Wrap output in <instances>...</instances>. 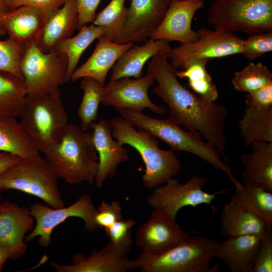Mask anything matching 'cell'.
I'll return each mask as SVG.
<instances>
[{"label":"cell","mask_w":272,"mask_h":272,"mask_svg":"<svg viewBox=\"0 0 272 272\" xmlns=\"http://www.w3.org/2000/svg\"><path fill=\"white\" fill-rule=\"evenodd\" d=\"M68 59L55 49L42 52L36 45L27 48L21 61L27 96L49 94L60 97L59 87L66 83Z\"/></svg>","instance_id":"obj_9"},{"label":"cell","mask_w":272,"mask_h":272,"mask_svg":"<svg viewBox=\"0 0 272 272\" xmlns=\"http://www.w3.org/2000/svg\"><path fill=\"white\" fill-rule=\"evenodd\" d=\"M9 10L6 7L4 1L3 0H0V17L5 13L8 12ZM5 34V33L3 31V30L2 29L1 27L0 26V36L4 35Z\"/></svg>","instance_id":"obj_46"},{"label":"cell","mask_w":272,"mask_h":272,"mask_svg":"<svg viewBox=\"0 0 272 272\" xmlns=\"http://www.w3.org/2000/svg\"><path fill=\"white\" fill-rule=\"evenodd\" d=\"M78 9L77 29L80 30L89 23H93L96 11L101 0H76Z\"/></svg>","instance_id":"obj_43"},{"label":"cell","mask_w":272,"mask_h":272,"mask_svg":"<svg viewBox=\"0 0 272 272\" xmlns=\"http://www.w3.org/2000/svg\"><path fill=\"white\" fill-rule=\"evenodd\" d=\"M219 245L213 238L195 236L160 254L141 252L135 260L143 272H209Z\"/></svg>","instance_id":"obj_6"},{"label":"cell","mask_w":272,"mask_h":272,"mask_svg":"<svg viewBox=\"0 0 272 272\" xmlns=\"http://www.w3.org/2000/svg\"><path fill=\"white\" fill-rule=\"evenodd\" d=\"M231 83L237 91L252 92L272 83V73L267 65L260 62H250L234 73Z\"/></svg>","instance_id":"obj_34"},{"label":"cell","mask_w":272,"mask_h":272,"mask_svg":"<svg viewBox=\"0 0 272 272\" xmlns=\"http://www.w3.org/2000/svg\"><path fill=\"white\" fill-rule=\"evenodd\" d=\"M190 237L165 212L153 210L149 219L138 229L135 243L142 252L150 255L164 253Z\"/></svg>","instance_id":"obj_13"},{"label":"cell","mask_w":272,"mask_h":272,"mask_svg":"<svg viewBox=\"0 0 272 272\" xmlns=\"http://www.w3.org/2000/svg\"><path fill=\"white\" fill-rule=\"evenodd\" d=\"M170 42L163 39L149 38L142 45H132L124 51L112 69L110 80L122 78L142 77L146 63L154 56L171 53Z\"/></svg>","instance_id":"obj_23"},{"label":"cell","mask_w":272,"mask_h":272,"mask_svg":"<svg viewBox=\"0 0 272 272\" xmlns=\"http://www.w3.org/2000/svg\"><path fill=\"white\" fill-rule=\"evenodd\" d=\"M272 271L271 228H267L262 234L257 256L251 272Z\"/></svg>","instance_id":"obj_40"},{"label":"cell","mask_w":272,"mask_h":272,"mask_svg":"<svg viewBox=\"0 0 272 272\" xmlns=\"http://www.w3.org/2000/svg\"><path fill=\"white\" fill-rule=\"evenodd\" d=\"M2 202H3V199L2 197H0V207L1 206Z\"/></svg>","instance_id":"obj_47"},{"label":"cell","mask_w":272,"mask_h":272,"mask_svg":"<svg viewBox=\"0 0 272 272\" xmlns=\"http://www.w3.org/2000/svg\"><path fill=\"white\" fill-rule=\"evenodd\" d=\"M90 128L92 129L93 141L99 158V167L94 183L101 188L107 178L115 175L118 165L129 159V155L125 147L113 139L109 120L100 118L97 122L93 123Z\"/></svg>","instance_id":"obj_19"},{"label":"cell","mask_w":272,"mask_h":272,"mask_svg":"<svg viewBox=\"0 0 272 272\" xmlns=\"http://www.w3.org/2000/svg\"><path fill=\"white\" fill-rule=\"evenodd\" d=\"M35 223L29 209L20 206L8 199L0 207V244L6 249L9 259L14 260L27 252L26 234Z\"/></svg>","instance_id":"obj_15"},{"label":"cell","mask_w":272,"mask_h":272,"mask_svg":"<svg viewBox=\"0 0 272 272\" xmlns=\"http://www.w3.org/2000/svg\"><path fill=\"white\" fill-rule=\"evenodd\" d=\"M204 5V0H171L163 19L150 38L176 41L181 44L196 41L197 36L192 29V21Z\"/></svg>","instance_id":"obj_18"},{"label":"cell","mask_w":272,"mask_h":272,"mask_svg":"<svg viewBox=\"0 0 272 272\" xmlns=\"http://www.w3.org/2000/svg\"><path fill=\"white\" fill-rule=\"evenodd\" d=\"M207 182L205 176L194 175L185 183H179L175 178L153 189L147 202L153 210L162 211L174 219L183 207L207 204L211 206L212 201L224 190L209 193L203 190Z\"/></svg>","instance_id":"obj_11"},{"label":"cell","mask_w":272,"mask_h":272,"mask_svg":"<svg viewBox=\"0 0 272 272\" xmlns=\"http://www.w3.org/2000/svg\"><path fill=\"white\" fill-rule=\"evenodd\" d=\"M82 79L80 88L83 96L77 114L81 121V128L87 131L97 119L99 106L105 95V85L91 78Z\"/></svg>","instance_id":"obj_33"},{"label":"cell","mask_w":272,"mask_h":272,"mask_svg":"<svg viewBox=\"0 0 272 272\" xmlns=\"http://www.w3.org/2000/svg\"><path fill=\"white\" fill-rule=\"evenodd\" d=\"M117 111L121 117L137 127L148 131L165 142L170 150L184 151L199 157L226 173L236 189L241 186V182L234 177L231 168L222 161L217 149L205 140L199 132L184 130L170 117L159 119L133 110L120 109Z\"/></svg>","instance_id":"obj_4"},{"label":"cell","mask_w":272,"mask_h":272,"mask_svg":"<svg viewBox=\"0 0 272 272\" xmlns=\"http://www.w3.org/2000/svg\"><path fill=\"white\" fill-rule=\"evenodd\" d=\"M0 152L22 159L40 155L23 129L17 117L0 115Z\"/></svg>","instance_id":"obj_27"},{"label":"cell","mask_w":272,"mask_h":272,"mask_svg":"<svg viewBox=\"0 0 272 272\" xmlns=\"http://www.w3.org/2000/svg\"><path fill=\"white\" fill-rule=\"evenodd\" d=\"M170 53L152 57L147 67L157 82L153 92L166 104L170 118L186 130L199 132L213 145L227 164L225 124L228 111L222 104L209 101L183 86L176 76L177 70L168 61Z\"/></svg>","instance_id":"obj_1"},{"label":"cell","mask_w":272,"mask_h":272,"mask_svg":"<svg viewBox=\"0 0 272 272\" xmlns=\"http://www.w3.org/2000/svg\"><path fill=\"white\" fill-rule=\"evenodd\" d=\"M49 16L41 8L23 6L3 14L0 26L9 37L28 47L36 44Z\"/></svg>","instance_id":"obj_20"},{"label":"cell","mask_w":272,"mask_h":272,"mask_svg":"<svg viewBox=\"0 0 272 272\" xmlns=\"http://www.w3.org/2000/svg\"><path fill=\"white\" fill-rule=\"evenodd\" d=\"M246 106L258 109H265L272 107V83L248 93L245 97Z\"/></svg>","instance_id":"obj_42"},{"label":"cell","mask_w":272,"mask_h":272,"mask_svg":"<svg viewBox=\"0 0 272 272\" xmlns=\"http://www.w3.org/2000/svg\"><path fill=\"white\" fill-rule=\"evenodd\" d=\"M77 24L76 1L65 0L47 19L36 46L43 52L51 51L59 42L72 36Z\"/></svg>","instance_id":"obj_25"},{"label":"cell","mask_w":272,"mask_h":272,"mask_svg":"<svg viewBox=\"0 0 272 272\" xmlns=\"http://www.w3.org/2000/svg\"><path fill=\"white\" fill-rule=\"evenodd\" d=\"M207 22L215 29L233 33L272 31V0H213Z\"/></svg>","instance_id":"obj_7"},{"label":"cell","mask_w":272,"mask_h":272,"mask_svg":"<svg viewBox=\"0 0 272 272\" xmlns=\"http://www.w3.org/2000/svg\"><path fill=\"white\" fill-rule=\"evenodd\" d=\"M58 176L40 155L22 159L0 175V191L14 189L35 196L51 208L64 203L58 186Z\"/></svg>","instance_id":"obj_8"},{"label":"cell","mask_w":272,"mask_h":272,"mask_svg":"<svg viewBox=\"0 0 272 272\" xmlns=\"http://www.w3.org/2000/svg\"><path fill=\"white\" fill-rule=\"evenodd\" d=\"M109 121L113 138L120 145H128L140 154L146 167L142 176L146 188L154 189L181 171V164L174 151L161 149L158 139L150 132L137 127L121 116Z\"/></svg>","instance_id":"obj_3"},{"label":"cell","mask_w":272,"mask_h":272,"mask_svg":"<svg viewBox=\"0 0 272 272\" xmlns=\"http://www.w3.org/2000/svg\"><path fill=\"white\" fill-rule=\"evenodd\" d=\"M268 228L261 219L231 198L220 216V232L226 237L263 234Z\"/></svg>","instance_id":"obj_26"},{"label":"cell","mask_w":272,"mask_h":272,"mask_svg":"<svg viewBox=\"0 0 272 272\" xmlns=\"http://www.w3.org/2000/svg\"><path fill=\"white\" fill-rule=\"evenodd\" d=\"M125 0H111L108 5L96 15L93 24L104 27L106 32L103 35L117 43L125 22L128 8L125 7Z\"/></svg>","instance_id":"obj_35"},{"label":"cell","mask_w":272,"mask_h":272,"mask_svg":"<svg viewBox=\"0 0 272 272\" xmlns=\"http://www.w3.org/2000/svg\"><path fill=\"white\" fill-rule=\"evenodd\" d=\"M209 61L207 59H196L187 61L181 66L182 71H177L176 76L187 79L189 87L198 95L209 101L215 102L219 98V92L207 70Z\"/></svg>","instance_id":"obj_30"},{"label":"cell","mask_w":272,"mask_h":272,"mask_svg":"<svg viewBox=\"0 0 272 272\" xmlns=\"http://www.w3.org/2000/svg\"><path fill=\"white\" fill-rule=\"evenodd\" d=\"M27 97L24 82L0 71V115L19 117Z\"/></svg>","instance_id":"obj_31"},{"label":"cell","mask_w":272,"mask_h":272,"mask_svg":"<svg viewBox=\"0 0 272 272\" xmlns=\"http://www.w3.org/2000/svg\"><path fill=\"white\" fill-rule=\"evenodd\" d=\"M155 81L149 72L138 79L122 78L110 80L104 86L105 95L101 103L117 110L127 109L143 112L145 108H149L156 114H164L166 108L155 104L149 96V89Z\"/></svg>","instance_id":"obj_14"},{"label":"cell","mask_w":272,"mask_h":272,"mask_svg":"<svg viewBox=\"0 0 272 272\" xmlns=\"http://www.w3.org/2000/svg\"><path fill=\"white\" fill-rule=\"evenodd\" d=\"M8 259H9L8 253L0 244V272L2 271L5 264Z\"/></svg>","instance_id":"obj_45"},{"label":"cell","mask_w":272,"mask_h":272,"mask_svg":"<svg viewBox=\"0 0 272 272\" xmlns=\"http://www.w3.org/2000/svg\"><path fill=\"white\" fill-rule=\"evenodd\" d=\"M19 117L32 145L42 153L60 140L69 124L60 97L49 94L27 96Z\"/></svg>","instance_id":"obj_5"},{"label":"cell","mask_w":272,"mask_h":272,"mask_svg":"<svg viewBox=\"0 0 272 272\" xmlns=\"http://www.w3.org/2000/svg\"><path fill=\"white\" fill-rule=\"evenodd\" d=\"M250 147V152L240 157L242 184L272 192V142H257Z\"/></svg>","instance_id":"obj_24"},{"label":"cell","mask_w":272,"mask_h":272,"mask_svg":"<svg viewBox=\"0 0 272 272\" xmlns=\"http://www.w3.org/2000/svg\"><path fill=\"white\" fill-rule=\"evenodd\" d=\"M262 234L227 237L219 243L214 257L222 260L231 272H251Z\"/></svg>","instance_id":"obj_21"},{"label":"cell","mask_w":272,"mask_h":272,"mask_svg":"<svg viewBox=\"0 0 272 272\" xmlns=\"http://www.w3.org/2000/svg\"><path fill=\"white\" fill-rule=\"evenodd\" d=\"M197 39L189 43H182L172 48L171 64L180 68L185 62L196 59L214 58L242 54L244 40L233 33L201 28L196 30Z\"/></svg>","instance_id":"obj_12"},{"label":"cell","mask_w":272,"mask_h":272,"mask_svg":"<svg viewBox=\"0 0 272 272\" xmlns=\"http://www.w3.org/2000/svg\"><path fill=\"white\" fill-rule=\"evenodd\" d=\"M9 11L23 6H32L42 9L50 16L64 4L65 0H3Z\"/></svg>","instance_id":"obj_41"},{"label":"cell","mask_w":272,"mask_h":272,"mask_svg":"<svg viewBox=\"0 0 272 272\" xmlns=\"http://www.w3.org/2000/svg\"><path fill=\"white\" fill-rule=\"evenodd\" d=\"M93 52L87 60L73 72L71 80L89 77L105 85L109 71L122 54L133 43L124 44L114 42L104 36L100 37Z\"/></svg>","instance_id":"obj_22"},{"label":"cell","mask_w":272,"mask_h":272,"mask_svg":"<svg viewBox=\"0 0 272 272\" xmlns=\"http://www.w3.org/2000/svg\"><path fill=\"white\" fill-rule=\"evenodd\" d=\"M179 1H185V0H179Z\"/></svg>","instance_id":"obj_48"},{"label":"cell","mask_w":272,"mask_h":272,"mask_svg":"<svg viewBox=\"0 0 272 272\" xmlns=\"http://www.w3.org/2000/svg\"><path fill=\"white\" fill-rule=\"evenodd\" d=\"M238 124L246 147L259 142H272V107L258 109L247 106Z\"/></svg>","instance_id":"obj_28"},{"label":"cell","mask_w":272,"mask_h":272,"mask_svg":"<svg viewBox=\"0 0 272 272\" xmlns=\"http://www.w3.org/2000/svg\"><path fill=\"white\" fill-rule=\"evenodd\" d=\"M42 154L58 177L67 183L94 184L99 158L91 132L68 124L60 140Z\"/></svg>","instance_id":"obj_2"},{"label":"cell","mask_w":272,"mask_h":272,"mask_svg":"<svg viewBox=\"0 0 272 272\" xmlns=\"http://www.w3.org/2000/svg\"><path fill=\"white\" fill-rule=\"evenodd\" d=\"M232 198L272 228V192L255 186L244 185L236 189Z\"/></svg>","instance_id":"obj_32"},{"label":"cell","mask_w":272,"mask_h":272,"mask_svg":"<svg viewBox=\"0 0 272 272\" xmlns=\"http://www.w3.org/2000/svg\"><path fill=\"white\" fill-rule=\"evenodd\" d=\"M129 254L108 243L100 249L94 250L88 256L83 253L74 254L70 265L53 261L50 264L56 272H126L138 268L135 260L129 258Z\"/></svg>","instance_id":"obj_17"},{"label":"cell","mask_w":272,"mask_h":272,"mask_svg":"<svg viewBox=\"0 0 272 272\" xmlns=\"http://www.w3.org/2000/svg\"><path fill=\"white\" fill-rule=\"evenodd\" d=\"M122 219V208L119 202L103 200L97 208L94 220L97 227L106 229Z\"/></svg>","instance_id":"obj_39"},{"label":"cell","mask_w":272,"mask_h":272,"mask_svg":"<svg viewBox=\"0 0 272 272\" xmlns=\"http://www.w3.org/2000/svg\"><path fill=\"white\" fill-rule=\"evenodd\" d=\"M22 160L21 158L10 153L0 152V175Z\"/></svg>","instance_id":"obj_44"},{"label":"cell","mask_w":272,"mask_h":272,"mask_svg":"<svg viewBox=\"0 0 272 272\" xmlns=\"http://www.w3.org/2000/svg\"><path fill=\"white\" fill-rule=\"evenodd\" d=\"M135 223L136 221L131 218L126 220L121 219L105 229L109 243L116 249L129 253L133 244L131 230Z\"/></svg>","instance_id":"obj_37"},{"label":"cell","mask_w":272,"mask_h":272,"mask_svg":"<svg viewBox=\"0 0 272 272\" xmlns=\"http://www.w3.org/2000/svg\"><path fill=\"white\" fill-rule=\"evenodd\" d=\"M27 48L10 37L0 40V71L9 73L24 81L20 63Z\"/></svg>","instance_id":"obj_36"},{"label":"cell","mask_w":272,"mask_h":272,"mask_svg":"<svg viewBox=\"0 0 272 272\" xmlns=\"http://www.w3.org/2000/svg\"><path fill=\"white\" fill-rule=\"evenodd\" d=\"M74 37L59 42L54 49L59 53L65 54L68 59L66 72V83L71 81V76L77 68L81 55L88 46L96 39L104 35L106 29L92 24L85 25Z\"/></svg>","instance_id":"obj_29"},{"label":"cell","mask_w":272,"mask_h":272,"mask_svg":"<svg viewBox=\"0 0 272 272\" xmlns=\"http://www.w3.org/2000/svg\"><path fill=\"white\" fill-rule=\"evenodd\" d=\"M29 210L35 224L33 229L26 236L25 241L27 243L38 237L39 244L44 248L49 246L53 230L70 218H81L87 231L92 232L98 228L94 220L97 208L91 196L87 193L82 194L77 201L68 207L52 208L35 202L31 205Z\"/></svg>","instance_id":"obj_10"},{"label":"cell","mask_w":272,"mask_h":272,"mask_svg":"<svg viewBox=\"0 0 272 272\" xmlns=\"http://www.w3.org/2000/svg\"><path fill=\"white\" fill-rule=\"evenodd\" d=\"M171 0H130L118 43L142 42L150 38L163 19Z\"/></svg>","instance_id":"obj_16"},{"label":"cell","mask_w":272,"mask_h":272,"mask_svg":"<svg viewBox=\"0 0 272 272\" xmlns=\"http://www.w3.org/2000/svg\"><path fill=\"white\" fill-rule=\"evenodd\" d=\"M272 51V31L255 33L244 40L242 54L248 60H254Z\"/></svg>","instance_id":"obj_38"}]
</instances>
